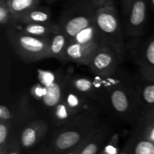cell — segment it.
<instances>
[{"instance_id":"1","label":"cell","mask_w":154,"mask_h":154,"mask_svg":"<svg viewBox=\"0 0 154 154\" xmlns=\"http://www.w3.org/2000/svg\"><path fill=\"white\" fill-rule=\"evenodd\" d=\"M8 38L18 55L27 62H34L51 57V39L37 38L10 30Z\"/></svg>"},{"instance_id":"2","label":"cell","mask_w":154,"mask_h":154,"mask_svg":"<svg viewBox=\"0 0 154 154\" xmlns=\"http://www.w3.org/2000/svg\"><path fill=\"white\" fill-rule=\"evenodd\" d=\"M94 23L104 43L109 45L119 54H121L123 38L116 11L109 6L99 9L94 16Z\"/></svg>"},{"instance_id":"3","label":"cell","mask_w":154,"mask_h":154,"mask_svg":"<svg viewBox=\"0 0 154 154\" xmlns=\"http://www.w3.org/2000/svg\"><path fill=\"white\" fill-rule=\"evenodd\" d=\"M117 51L108 45H102L92 57L89 66L93 72L99 75H108L117 66Z\"/></svg>"},{"instance_id":"4","label":"cell","mask_w":154,"mask_h":154,"mask_svg":"<svg viewBox=\"0 0 154 154\" xmlns=\"http://www.w3.org/2000/svg\"><path fill=\"white\" fill-rule=\"evenodd\" d=\"M101 45H83L75 41H69L65 51L64 58L88 65L94 53Z\"/></svg>"},{"instance_id":"5","label":"cell","mask_w":154,"mask_h":154,"mask_svg":"<svg viewBox=\"0 0 154 154\" xmlns=\"http://www.w3.org/2000/svg\"><path fill=\"white\" fill-rule=\"evenodd\" d=\"M94 23V17L87 14H78L69 18L63 24V32L69 41H72L79 33Z\"/></svg>"},{"instance_id":"6","label":"cell","mask_w":154,"mask_h":154,"mask_svg":"<svg viewBox=\"0 0 154 154\" xmlns=\"http://www.w3.org/2000/svg\"><path fill=\"white\" fill-rule=\"evenodd\" d=\"M147 5L145 0H135L130 9L129 17V25L130 30L137 32L142 27L146 20Z\"/></svg>"},{"instance_id":"7","label":"cell","mask_w":154,"mask_h":154,"mask_svg":"<svg viewBox=\"0 0 154 154\" xmlns=\"http://www.w3.org/2000/svg\"><path fill=\"white\" fill-rule=\"evenodd\" d=\"M82 135L78 130H67L62 132L54 140V146L58 150H66L81 141Z\"/></svg>"},{"instance_id":"8","label":"cell","mask_w":154,"mask_h":154,"mask_svg":"<svg viewBox=\"0 0 154 154\" xmlns=\"http://www.w3.org/2000/svg\"><path fill=\"white\" fill-rule=\"evenodd\" d=\"M62 98V89L60 84L52 81L45 87V92L42 95L43 103L49 108L56 107L60 104Z\"/></svg>"},{"instance_id":"9","label":"cell","mask_w":154,"mask_h":154,"mask_svg":"<svg viewBox=\"0 0 154 154\" xmlns=\"http://www.w3.org/2000/svg\"><path fill=\"white\" fill-rule=\"evenodd\" d=\"M111 102L113 108L120 114L127 113L130 109V99L122 89H117L111 93Z\"/></svg>"},{"instance_id":"10","label":"cell","mask_w":154,"mask_h":154,"mask_svg":"<svg viewBox=\"0 0 154 154\" xmlns=\"http://www.w3.org/2000/svg\"><path fill=\"white\" fill-rule=\"evenodd\" d=\"M18 32L34 37L45 38H48L52 33L57 32L54 27L50 26L48 24L41 23H27L23 27H21Z\"/></svg>"},{"instance_id":"11","label":"cell","mask_w":154,"mask_h":154,"mask_svg":"<svg viewBox=\"0 0 154 154\" xmlns=\"http://www.w3.org/2000/svg\"><path fill=\"white\" fill-rule=\"evenodd\" d=\"M69 42V38L63 32L54 33V35L51 37L50 44L51 57H55L60 59L64 58L65 51Z\"/></svg>"},{"instance_id":"12","label":"cell","mask_w":154,"mask_h":154,"mask_svg":"<svg viewBox=\"0 0 154 154\" xmlns=\"http://www.w3.org/2000/svg\"><path fill=\"white\" fill-rule=\"evenodd\" d=\"M143 69L147 81H154V39L147 44L142 60Z\"/></svg>"},{"instance_id":"13","label":"cell","mask_w":154,"mask_h":154,"mask_svg":"<svg viewBox=\"0 0 154 154\" xmlns=\"http://www.w3.org/2000/svg\"><path fill=\"white\" fill-rule=\"evenodd\" d=\"M37 0H8V5L12 14L16 17H22L34 8Z\"/></svg>"},{"instance_id":"14","label":"cell","mask_w":154,"mask_h":154,"mask_svg":"<svg viewBox=\"0 0 154 154\" xmlns=\"http://www.w3.org/2000/svg\"><path fill=\"white\" fill-rule=\"evenodd\" d=\"M141 135L154 144V108L148 110L143 117Z\"/></svg>"},{"instance_id":"15","label":"cell","mask_w":154,"mask_h":154,"mask_svg":"<svg viewBox=\"0 0 154 154\" xmlns=\"http://www.w3.org/2000/svg\"><path fill=\"white\" fill-rule=\"evenodd\" d=\"M23 22L26 23L48 24L50 20V14L48 11L38 9H32L21 17Z\"/></svg>"},{"instance_id":"16","label":"cell","mask_w":154,"mask_h":154,"mask_svg":"<svg viewBox=\"0 0 154 154\" xmlns=\"http://www.w3.org/2000/svg\"><path fill=\"white\" fill-rule=\"evenodd\" d=\"M37 130L32 126L26 128L21 135V143L25 147H30L35 144L37 141Z\"/></svg>"},{"instance_id":"17","label":"cell","mask_w":154,"mask_h":154,"mask_svg":"<svg viewBox=\"0 0 154 154\" xmlns=\"http://www.w3.org/2000/svg\"><path fill=\"white\" fill-rule=\"evenodd\" d=\"M133 154H154V144L141 136L135 143Z\"/></svg>"},{"instance_id":"18","label":"cell","mask_w":154,"mask_h":154,"mask_svg":"<svg viewBox=\"0 0 154 154\" xmlns=\"http://www.w3.org/2000/svg\"><path fill=\"white\" fill-rule=\"evenodd\" d=\"M141 90V96L144 103L147 106V111L154 108V81H149Z\"/></svg>"},{"instance_id":"19","label":"cell","mask_w":154,"mask_h":154,"mask_svg":"<svg viewBox=\"0 0 154 154\" xmlns=\"http://www.w3.org/2000/svg\"><path fill=\"white\" fill-rule=\"evenodd\" d=\"M74 86L77 90L82 93L89 92L93 88V83L87 78H78L73 83Z\"/></svg>"},{"instance_id":"20","label":"cell","mask_w":154,"mask_h":154,"mask_svg":"<svg viewBox=\"0 0 154 154\" xmlns=\"http://www.w3.org/2000/svg\"><path fill=\"white\" fill-rule=\"evenodd\" d=\"M99 141L96 140L87 144L80 154H96L99 150Z\"/></svg>"},{"instance_id":"21","label":"cell","mask_w":154,"mask_h":154,"mask_svg":"<svg viewBox=\"0 0 154 154\" xmlns=\"http://www.w3.org/2000/svg\"><path fill=\"white\" fill-rule=\"evenodd\" d=\"M10 10L8 5H4L2 2L1 6H0V23L2 25L6 24L8 21L9 19V13Z\"/></svg>"},{"instance_id":"22","label":"cell","mask_w":154,"mask_h":154,"mask_svg":"<svg viewBox=\"0 0 154 154\" xmlns=\"http://www.w3.org/2000/svg\"><path fill=\"white\" fill-rule=\"evenodd\" d=\"M57 116L60 120H65L67 118L68 113H67V106H66L63 104H59L57 106Z\"/></svg>"},{"instance_id":"23","label":"cell","mask_w":154,"mask_h":154,"mask_svg":"<svg viewBox=\"0 0 154 154\" xmlns=\"http://www.w3.org/2000/svg\"><path fill=\"white\" fill-rule=\"evenodd\" d=\"M0 119L2 121H6L11 119V114L8 108L5 105L0 106Z\"/></svg>"},{"instance_id":"24","label":"cell","mask_w":154,"mask_h":154,"mask_svg":"<svg viewBox=\"0 0 154 154\" xmlns=\"http://www.w3.org/2000/svg\"><path fill=\"white\" fill-rule=\"evenodd\" d=\"M8 135V129L3 123H0V144L2 145Z\"/></svg>"},{"instance_id":"25","label":"cell","mask_w":154,"mask_h":154,"mask_svg":"<svg viewBox=\"0 0 154 154\" xmlns=\"http://www.w3.org/2000/svg\"><path fill=\"white\" fill-rule=\"evenodd\" d=\"M96 2V3L99 5H102L105 6V7H108L109 6V1L110 0H95Z\"/></svg>"},{"instance_id":"26","label":"cell","mask_w":154,"mask_h":154,"mask_svg":"<svg viewBox=\"0 0 154 154\" xmlns=\"http://www.w3.org/2000/svg\"><path fill=\"white\" fill-rule=\"evenodd\" d=\"M9 154H19V153H18L17 152H16V151H12V152H11V153Z\"/></svg>"},{"instance_id":"27","label":"cell","mask_w":154,"mask_h":154,"mask_svg":"<svg viewBox=\"0 0 154 154\" xmlns=\"http://www.w3.org/2000/svg\"><path fill=\"white\" fill-rule=\"evenodd\" d=\"M120 154H129L127 151H125V152H122V153H120Z\"/></svg>"},{"instance_id":"28","label":"cell","mask_w":154,"mask_h":154,"mask_svg":"<svg viewBox=\"0 0 154 154\" xmlns=\"http://www.w3.org/2000/svg\"><path fill=\"white\" fill-rule=\"evenodd\" d=\"M151 2H152V5H153V8H154V0H151Z\"/></svg>"},{"instance_id":"29","label":"cell","mask_w":154,"mask_h":154,"mask_svg":"<svg viewBox=\"0 0 154 154\" xmlns=\"http://www.w3.org/2000/svg\"><path fill=\"white\" fill-rule=\"evenodd\" d=\"M67 154H77L76 153H67Z\"/></svg>"},{"instance_id":"30","label":"cell","mask_w":154,"mask_h":154,"mask_svg":"<svg viewBox=\"0 0 154 154\" xmlns=\"http://www.w3.org/2000/svg\"><path fill=\"white\" fill-rule=\"evenodd\" d=\"M1 154H3V153H1Z\"/></svg>"}]
</instances>
